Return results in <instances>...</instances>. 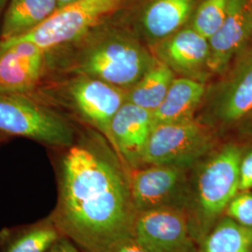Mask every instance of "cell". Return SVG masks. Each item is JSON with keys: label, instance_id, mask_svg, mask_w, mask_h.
<instances>
[{"label": "cell", "instance_id": "cell-13", "mask_svg": "<svg viewBox=\"0 0 252 252\" xmlns=\"http://www.w3.org/2000/svg\"><path fill=\"white\" fill-rule=\"evenodd\" d=\"M153 127V112L127 101L113 118L110 144L132 168H137L142 163Z\"/></svg>", "mask_w": 252, "mask_h": 252}, {"label": "cell", "instance_id": "cell-1", "mask_svg": "<svg viewBox=\"0 0 252 252\" xmlns=\"http://www.w3.org/2000/svg\"><path fill=\"white\" fill-rule=\"evenodd\" d=\"M56 163L57 200L50 216L82 252H111L134 236L135 210L128 176L102 146L80 142Z\"/></svg>", "mask_w": 252, "mask_h": 252}, {"label": "cell", "instance_id": "cell-31", "mask_svg": "<svg viewBox=\"0 0 252 252\" xmlns=\"http://www.w3.org/2000/svg\"></svg>", "mask_w": 252, "mask_h": 252}, {"label": "cell", "instance_id": "cell-17", "mask_svg": "<svg viewBox=\"0 0 252 252\" xmlns=\"http://www.w3.org/2000/svg\"><path fill=\"white\" fill-rule=\"evenodd\" d=\"M63 236L50 215L0 231V252H47Z\"/></svg>", "mask_w": 252, "mask_h": 252}, {"label": "cell", "instance_id": "cell-10", "mask_svg": "<svg viewBox=\"0 0 252 252\" xmlns=\"http://www.w3.org/2000/svg\"><path fill=\"white\" fill-rule=\"evenodd\" d=\"M208 110L210 117L224 126L244 121L252 113V39L212 91Z\"/></svg>", "mask_w": 252, "mask_h": 252}, {"label": "cell", "instance_id": "cell-24", "mask_svg": "<svg viewBox=\"0 0 252 252\" xmlns=\"http://www.w3.org/2000/svg\"><path fill=\"white\" fill-rule=\"evenodd\" d=\"M111 252H147L144 248L136 241L135 236H130L118 242Z\"/></svg>", "mask_w": 252, "mask_h": 252}, {"label": "cell", "instance_id": "cell-30", "mask_svg": "<svg viewBox=\"0 0 252 252\" xmlns=\"http://www.w3.org/2000/svg\"><path fill=\"white\" fill-rule=\"evenodd\" d=\"M250 1V4H251V6H252V0H249Z\"/></svg>", "mask_w": 252, "mask_h": 252}, {"label": "cell", "instance_id": "cell-2", "mask_svg": "<svg viewBox=\"0 0 252 252\" xmlns=\"http://www.w3.org/2000/svg\"><path fill=\"white\" fill-rule=\"evenodd\" d=\"M156 60L125 32L94 28L71 45L47 52V70L94 78L127 91Z\"/></svg>", "mask_w": 252, "mask_h": 252}, {"label": "cell", "instance_id": "cell-4", "mask_svg": "<svg viewBox=\"0 0 252 252\" xmlns=\"http://www.w3.org/2000/svg\"><path fill=\"white\" fill-rule=\"evenodd\" d=\"M0 132L56 150L75 143L70 124L52 106L28 93L0 90Z\"/></svg>", "mask_w": 252, "mask_h": 252}, {"label": "cell", "instance_id": "cell-22", "mask_svg": "<svg viewBox=\"0 0 252 252\" xmlns=\"http://www.w3.org/2000/svg\"><path fill=\"white\" fill-rule=\"evenodd\" d=\"M227 217L241 225L252 228V192L239 191L226 208Z\"/></svg>", "mask_w": 252, "mask_h": 252}, {"label": "cell", "instance_id": "cell-27", "mask_svg": "<svg viewBox=\"0 0 252 252\" xmlns=\"http://www.w3.org/2000/svg\"><path fill=\"white\" fill-rule=\"evenodd\" d=\"M56 1H57V4H58V8H61V7L68 5V4L73 3L75 1H78V0H56Z\"/></svg>", "mask_w": 252, "mask_h": 252}, {"label": "cell", "instance_id": "cell-3", "mask_svg": "<svg viewBox=\"0 0 252 252\" xmlns=\"http://www.w3.org/2000/svg\"><path fill=\"white\" fill-rule=\"evenodd\" d=\"M242 149L228 144L208 158L189 191L186 214L196 242L213 228L229 203L239 192Z\"/></svg>", "mask_w": 252, "mask_h": 252}, {"label": "cell", "instance_id": "cell-18", "mask_svg": "<svg viewBox=\"0 0 252 252\" xmlns=\"http://www.w3.org/2000/svg\"><path fill=\"white\" fill-rule=\"evenodd\" d=\"M57 9L56 0H10L3 19L0 40L25 35Z\"/></svg>", "mask_w": 252, "mask_h": 252}, {"label": "cell", "instance_id": "cell-6", "mask_svg": "<svg viewBox=\"0 0 252 252\" xmlns=\"http://www.w3.org/2000/svg\"><path fill=\"white\" fill-rule=\"evenodd\" d=\"M35 90H37L38 96H34L50 106L59 103L70 104L81 117L111 142V122L126 102V90L80 75H75L68 81H50Z\"/></svg>", "mask_w": 252, "mask_h": 252}, {"label": "cell", "instance_id": "cell-12", "mask_svg": "<svg viewBox=\"0 0 252 252\" xmlns=\"http://www.w3.org/2000/svg\"><path fill=\"white\" fill-rule=\"evenodd\" d=\"M155 53L159 61L183 77L203 81L209 72L208 39L190 27L156 43Z\"/></svg>", "mask_w": 252, "mask_h": 252}, {"label": "cell", "instance_id": "cell-26", "mask_svg": "<svg viewBox=\"0 0 252 252\" xmlns=\"http://www.w3.org/2000/svg\"><path fill=\"white\" fill-rule=\"evenodd\" d=\"M244 124L246 126V130L249 134L252 135V112L244 120Z\"/></svg>", "mask_w": 252, "mask_h": 252}, {"label": "cell", "instance_id": "cell-9", "mask_svg": "<svg viewBox=\"0 0 252 252\" xmlns=\"http://www.w3.org/2000/svg\"><path fill=\"white\" fill-rule=\"evenodd\" d=\"M134 236L147 252H196L188 217L181 209L137 213Z\"/></svg>", "mask_w": 252, "mask_h": 252}, {"label": "cell", "instance_id": "cell-5", "mask_svg": "<svg viewBox=\"0 0 252 252\" xmlns=\"http://www.w3.org/2000/svg\"><path fill=\"white\" fill-rule=\"evenodd\" d=\"M124 0H78L61 8L23 36L0 40V56L21 42H31L46 52L71 45L99 27Z\"/></svg>", "mask_w": 252, "mask_h": 252}, {"label": "cell", "instance_id": "cell-23", "mask_svg": "<svg viewBox=\"0 0 252 252\" xmlns=\"http://www.w3.org/2000/svg\"><path fill=\"white\" fill-rule=\"evenodd\" d=\"M252 189V150L243 154L239 171V191Z\"/></svg>", "mask_w": 252, "mask_h": 252}, {"label": "cell", "instance_id": "cell-14", "mask_svg": "<svg viewBox=\"0 0 252 252\" xmlns=\"http://www.w3.org/2000/svg\"><path fill=\"white\" fill-rule=\"evenodd\" d=\"M47 71V52L31 42L10 47L0 56V90L31 93Z\"/></svg>", "mask_w": 252, "mask_h": 252}, {"label": "cell", "instance_id": "cell-25", "mask_svg": "<svg viewBox=\"0 0 252 252\" xmlns=\"http://www.w3.org/2000/svg\"><path fill=\"white\" fill-rule=\"evenodd\" d=\"M47 252H82L81 249L66 236H62Z\"/></svg>", "mask_w": 252, "mask_h": 252}, {"label": "cell", "instance_id": "cell-15", "mask_svg": "<svg viewBox=\"0 0 252 252\" xmlns=\"http://www.w3.org/2000/svg\"><path fill=\"white\" fill-rule=\"evenodd\" d=\"M199 0H152L140 23L145 36L158 43L180 30L190 19Z\"/></svg>", "mask_w": 252, "mask_h": 252}, {"label": "cell", "instance_id": "cell-11", "mask_svg": "<svg viewBox=\"0 0 252 252\" xmlns=\"http://www.w3.org/2000/svg\"><path fill=\"white\" fill-rule=\"evenodd\" d=\"M252 39V8L249 0H229L225 18L208 38V71L221 75Z\"/></svg>", "mask_w": 252, "mask_h": 252}, {"label": "cell", "instance_id": "cell-28", "mask_svg": "<svg viewBox=\"0 0 252 252\" xmlns=\"http://www.w3.org/2000/svg\"><path fill=\"white\" fill-rule=\"evenodd\" d=\"M6 1L7 0H0V15H1V13H2V11L4 9V7L6 5Z\"/></svg>", "mask_w": 252, "mask_h": 252}, {"label": "cell", "instance_id": "cell-19", "mask_svg": "<svg viewBox=\"0 0 252 252\" xmlns=\"http://www.w3.org/2000/svg\"><path fill=\"white\" fill-rule=\"evenodd\" d=\"M174 79L171 68L157 59L144 76L126 91V101L153 112L162 104Z\"/></svg>", "mask_w": 252, "mask_h": 252}, {"label": "cell", "instance_id": "cell-16", "mask_svg": "<svg viewBox=\"0 0 252 252\" xmlns=\"http://www.w3.org/2000/svg\"><path fill=\"white\" fill-rule=\"evenodd\" d=\"M205 93L204 81L186 77L174 79L162 104L153 112L154 126L192 119Z\"/></svg>", "mask_w": 252, "mask_h": 252}, {"label": "cell", "instance_id": "cell-21", "mask_svg": "<svg viewBox=\"0 0 252 252\" xmlns=\"http://www.w3.org/2000/svg\"><path fill=\"white\" fill-rule=\"evenodd\" d=\"M229 0H202L190 17L189 27L206 38H210L223 23Z\"/></svg>", "mask_w": 252, "mask_h": 252}, {"label": "cell", "instance_id": "cell-29", "mask_svg": "<svg viewBox=\"0 0 252 252\" xmlns=\"http://www.w3.org/2000/svg\"><path fill=\"white\" fill-rule=\"evenodd\" d=\"M4 137H5V134H3V133H1V132H0V141H1V140H3V139H4Z\"/></svg>", "mask_w": 252, "mask_h": 252}, {"label": "cell", "instance_id": "cell-8", "mask_svg": "<svg viewBox=\"0 0 252 252\" xmlns=\"http://www.w3.org/2000/svg\"><path fill=\"white\" fill-rule=\"evenodd\" d=\"M188 167L173 164H153L146 168H133L129 186L137 213L175 208L186 212L190 189Z\"/></svg>", "mask_w": 252, "mask_h": 252}, {"label": "cell", "instance_id": "cell-7", "mask_svg": "<svg viewBox=\"0 0 252 252\" xmlns=\"http://www.w3.org/2000/svg\"><path fill=\"white\" fill-rule=\"evenodd\" d=\"M214 136L194 118L156 125L146 145L142 163L189 167L210 152Z\"/></svg>", "mask_w": 252, "mask_h": 252}, {"label": "cell", "instance_id": "cell-20", "mask_svg": "<svg viewBox=\"0 0 252 252\" xmlns=\"http://www.w3.org/2000/svg\"><path fill=\"white\" fill-rule=\"evenodd\" d=\"M252 228L226 217L199 242V252H252Z\"/></svg>", "mask_w": 252, "mask_h": 252}]
</instances>
